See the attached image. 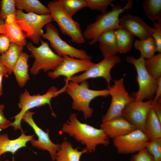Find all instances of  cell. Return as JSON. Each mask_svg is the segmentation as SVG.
Masks as SVG:
<instances>
[{
	"label": "cell",
	"mask_w": 161,
	"mask_h": 161,
	"mask_svg": "<svg viewBox=\"0 0 161 161\" xmlns=\"http://www.w3.org/2000/svg\"><path fill=\"white\" fill-rule=\"evenodd\" d=\"M119 24L134 36L143 40L151 37L153 28L146 24L140 17L130 13L122 15L119 18Z\"/></svg>",
	"instance_id": "2e32d148"
},
{
	"label": "cell",
	"mask_w": 161,
	"mask_h": 161,
	"mask_svg": "<svg viewBox=\"0 0 161 161\" xmlns=\"http://www.w3.org/2000/svg\"><path fill=\"white\" fill-rule=\"evenodd\" d=\"M144 65L147 72L152 77L157 79L161 77V53L145 59Z\"/></svg>",
	"instance_id": "f1b7e54d"
},
{
	"label": "cell",
	"mask_w": 161,
	"mask_h": 161,
	"mask_svg": "<svg viewBox=\"0 0 161 161\" xmlns=\"http://www.w3.org/2000/svg\"><path fill=\"white\" fill-rule=\"evenodd\" d=\"M152 99L145 101L134 100L129 103L121 116L145 134V126L147 115L152 107Z\"/></svg>",
	"instance_id": "9a60e30c"
},
{
	"label": "cell",
	"mask_w": 161,
	"mask_h": 161,
	"mask_svg": "<svg viewBox=\"0 0 161 161\" xmlns=\"http://www.w3.org/2000/svg\"><path fill=\"white\" fill-rule=\"evenodd\" d=\"M0 161H1L0 160ZM4 161H10L8 160H5Z\"/></svg>",
	"instance_id": "7bdbcfd3"
},
{
	"label": "cell",
	"mask_w": 161,
	"mask_h": 161,
	"mask_svg": "<svg viewBox=\"0 0 161 161\" xmlns=\"http://www.w3.org/2000/svg\"><path fill=\"white\" fill-rule=\"evenodd\" d=\"M4 72L7 76V75L11 74L9 70L0 61V72Z\"/></svg>",
	"instance_id": "ab89813d"
},
{
	"label": "cell",
	"mask_w": 161,
	"mask_h": 161,
	"mask_svg": "<svg viewBox=\"0 0 161 161\" xmlns=\"http://www.w3.org/2000/svg\"><path fill=\"white\" fill-rule=\"evenodd\" d=\"M121 61L120 58L117 56L105 57L100 62L95 63L83 73L73 76L68 80L78 83L87 79L98 77H103L106 80L108 87L112 80L110 72L115 64Z\"/></svg>",
	"instance_id": "7c38bea8"
},
{
	"label": "cell",
	"mask_w": 161,
	"mask_h": 161,
	"mask_svg": "<svg viewBox=\"0 0 161 161\" xmlns=\"http://www.w3.org/2000/svg\"><path fill=\"white\" fill-rule=\"evenodd\" d=\"M34 113V112L28 110L22 117L24 121L32 128L38 137L37 140L34 138L31 140L30 141L31 143L34 147L42 150L48 151L52 160L54 161L57 153L60 148V145L54 143L52 141L49 136V131L45 132L37 125L32 117Z\"/></svg>",
	"instance_id": "5bb4252c"
},
{
	"label": "cell",
	"mask_w": 161,
	"mask_h": 161,
	"mask_svg": "<svg viewBox=\"0 0 161 161\" xmlns=\"http://www.w3.org/2000/svg\"><path fill=\"white\" fill-rule=\"evenodd\" d=\"M0 7V18L3 20L9 16H16L17 9L15 0H1Z\"/></svg>",
	"instance_id": "4dcf8cb0"
},
{
	"label": "cell",
	"mask_w": 161,
	"mask_h": 161,
	"mask_svg": "<svg viewBox=\"0 0 161 161\" xmlns=\"http://www.w3.org/2000/svg\"><path fill=\"white\" fill-rule=\"evenodd\" d=\"M0 34L6 35L5 29V21L0 18Z\"/></svg>",
	"instance_id": "60d3db41"
},
{
	"label": "cell",
	"mask_w": 161,
	"mask_h": 161,
	"mask_svg": "<svg viewBox=\"0 0 161 161\" xmlns=\"http://www.w3.org/2000/svg\"><path fill=\"white\" fill-rule=\"evenodd\" d=\"M23 49L24 47L10 43L7 50L0 56V61L9 70L11 74Z\"/></svg>",
	"instance_id": "d4e9b609"
},
{
	"label": "cell",
	"mask_w": 161,
	"mask_h": 161,
	"mask_svg": "<svg viewBox=\"0 0 161 161\" xmlns=\"http://www.w3.org/2000/svg\"><path fill=\"white\" fill-rule=\"evenodd\" d=\"M10 44L9 39L6 35L0 34V56L7 50Z\"/></svg>",
	"instance_id": "8d00e7d4"
},
{
	"label": "cell",
	"mask_w": 161,
	"mask_h": 161,
	"mask_svg": "<svg viewBox=\"0 0 161 161\" xmlns=\"http://www.w3.org/2000/svg\"><path fill=\"white\" fill-rule=\"evenodd\" d=\"M134 47L140 52V57L145 59L151 58L157 52L155 41L152 37L143 40H135Z\"/></svg>",
	"instance_id": "4316f807"
},
{
	"label": "cell",
	"mask_w": 161,
	"mask_h": 161,
	"mask_svg": "<svg viewBox=\"0 0 161 161\" xmlns=\"http://www.w3.org/2000/svg\"><path fill=\"white\" fill-rule=\"evenodd\" d=\"M89 87V83L86 80L80 84L69 81L61 89L62 92H66L71 97L72 109L82 112L85 119L91 117L93 113V109L89 106L91 101L97 97L109 95L108 89L94 90Z\"/></svg>",
	"instance_id": "7a4b0ae2"
},
{
	"label": "cell",
	"mask_w": 161,
	"mask_h": 161,
	"mask_svg": "<svg viewBox=\"0 0 161 161\" xmlns=\"http://www.w3.org/2000/svg\"><path fill=\"white\" fill-rule=\"evenodd\" d=\"M41 37L49 41L50 46L54 49L56 54L60 56H68L85 60H91L92 58L85 51L70 45L61 38L58 29L51 22L46 25V32L42 33Z\"/></svg>",
	"instance_id": "30bf717a"
},
{
	"label": "cell",
	"mask_w": 161,
	"mask_h": 161,
	"mask_svg": "<svg viewBox=\"0 0 161 161\" xmlns=\"http://www.w3.org/2000/svg\"><path fill=\"white\" fill-rule=\"evenodd\" d=\"M86 7L92 10L101 11L102 13L107 11L108 7L115 1L114 0H85Z\"/></svg>",
	"instance_id": "1f68e13d"
},
{
	"label": "cell",
	"mask_w": 161,
	"mask_h": 161,
	"mask_svg": "<svg viewBox=\"0 0 161 161\" xmlns=\"http://www.w3.org/2000/svg\"><path fill=\"white\" fill-rule=\"evenodd\" d=\"M63 10L67 14L72 16L86 5L85 0H60Z\"/></svg>",
	"instance_id": "f546056e"
},
{
	"label": "cell",
	"mask_w": 161,
	"mask_h": 161,
	"mask_svg": "<svg viewBox=\"0 0 161 161\" xmlns=\"http://www.w3.org/2000/svg\"><path fill=\"white\" fill-rule=\"evenodd\" d=\"M142 6L145 15L150 21L161 20V0H145Z\"/></svg>",
	"instance_id": "83f0119b"
},
{
	"label": "cell",
	"mask_w": 161,
	"mask_h": 161,
	"mask_svg": "<svg viewBox=\"0 0 161 161\" xmlns=\"http://www.w3.org/2000/svg\"><path fill=\"white\" fill-rule=\"evenodd\" d=\"M40 42L41 45L38 47L34 46L31 42L27 43L26 44L32 56L35 58L30 69V73L34 76L42 70L44 72L54 70L63 59V57L58 55L51 50L47 42L41 39Z\"/></svg>",
	"instance_id": "5b68a950"
},
{
	"label": "cell",
	"mask_w": 161,
	"mask_h": 161,
	"mask_svg": "<svg viewBox=\"0 0 161 161\" xmlns=\"http://www.w3.org/2000/svg\"><path fill=\"white\" fill-rule=\"evenodd\" d=\"M3 76L6 77L7 76L4 72H0V96L1 95L2 93V78Z\"/></svg>",
	"instance_id": "b9f144b4"
},
{
	"label": "cell",
	"mask_w": 161,
	"mask_h": 161,
	"mask_svg": "<svg viewBox=\"0 0 161 161\" xmlns=\"http://www.w3.org/2000/svg\"><path fill=\"white\" fill-rule=\"evenodd\" d=\"M145 134L150 140L161 138V121L152 107L149 110L146 120Z\"/></svg>",
	"instance_id": "603a6c76"
},
{
	"label": "cell",
	"mask_w": 161,
	"mask_h": 161,
	"mask_svg": "<svg viewBox=\"0 0 161 161\" xmlns=\"http://www.w3.org/2000/svg\"><path fill=\"white\" fill-rule=\"evenodd\" d=\"M47 7L53 21L57 24L63 34L69 36L73 42L78 44L85 42L80 24L64 11L60 0L49 1Z\"/></svg>",
	"instance_id": "277c9868"
},
{
	"label": "cell",
	"mask_w": 161,
	"mask_h": 161,
	"mask_svg": "<svg viewBox=\"0 0 161 161\" xmlns=\"http://www.w3.org/2000/svg\"><path fill=\"white\" fill-rule=\"evenodd\" d=\"M60 145L55 159L56 161H80L81 156L88 153L85 148L79 151L78 148H74L72 143L66 140Z\"/></svg>",
	"instance_id": "ffe728a7"
},
{
	"label": "cell",
	"mask_w": 161,
	"mask_h": 161,
	"mask_svg": "<svg viewBox=\"0 0 161 161\" xmlns=\"http://www.w3.org/2000/svg\"><path fill=\"white\" fill-rule=\"evenodd\" d=\"M61 130L85 145L88 152H94L98 145L107 146L110 144L109 138L103 129L81 123L75 113L70 114L69 119L63 124Z\"/></svg>",
	"instance_id": "6da1fadb"
},
{
	"label": "cell",
	"mask_w": 161,
	"mask_h": 161,
	"mask_svg": "<svg viewBox=\"0 0 161 161\" xmlns=\"http://www.w3.org/2000/svg\"><path fill=\"white\" fill-rule=\"evenodd\" d=\"M132 6V1L129 0L123 7L120 4H115L111 10L97 16L95 21L88 25L83 33L85 39L90 41L89 44L93 45L103 32L121 28L119 24V16L125 10L131 9Z\"/></svg>",
	"instance_id": "3957f363"
},
{
	"label": "cell",
	"mask_w": 161,
	"mask_h": 161,
	"mask_svg": "<svg viewBox=\"0 0 161 161\" xmlns=\"http://www.w3.org/2000/svg\"><path fill=\"white\" fill-rule=\"evenodd\" d=\"M59 94L57 88L54 86L50 87L45 94L42 95L38 94L32 95L25 89L19 97L18 106L21 109V110L18 114L13 117L15 118V120L12 123V126L14 130L19 129L21 133H24L21 127V122L22 117L25 113L30 109L39 107L46 104H48L51 109V99Z\"/></svg>",
	"instance_id": "52a82bcc"
},
{
	"label": "cell",
	"mask_w": 161,
	"mask_h": 161,
	"mask_svg": "<svg viewBox=\"0 0 161 161\" xmlns=\"http://www.w3.org/2000/svg\"><path fill=\"white\" fill-rule=\"evenodd\" d=\"M153 31L151 37L155 40L158 53L161 52V20L153 24Z\"/></svg>",
	"instance_id": "836d02e7"
},
{
	"label": "cell",
	"mask_w": 161,
	"mask_h": 161,
	"mask_svg": "<svg viewBox=\"0 0 161 161\" xmlns=\"http://www.w3.org/2000/svg\"><path fill=\"white\" fill-rule=\"evenodd\" d=\"M63 59L60 64L54 70L48 72V76L53 79L60 76L65 77L66 83L70 78L78 72L85 71L95 63L91 60L75 58L68 56H63Z\"/></svg>",
	"instance_id": "4fadbf2b"
},
{
	"label": "cell",
	"mask_w": 161,
	"mask_h": 161,
	"mask_svg": "<svg viewBox=\"0 0 161 161\" xmlns=\"http://www.w3.org/2000/svg\"><path fill=\"white\" fill-rule=\"evenodd\" d=\"M161 101L154 102L151 101L152 107L156 114L161 121Z\"/></svg>",
	"instance_id": "74e56055"
},
{
	"label": "cell",
	"mask_w": 161,
	"mask_h": 161,
	"mask_svg": "<svg viewBox=\"0 0 161 161\" xmlns=\"http://www.w3.org/2000/svg\"><path fill=\"white\" fill-rule=\"evenodd\" d=\"M15 18L22 30L25 32L26 37L36 44H38L41 40L43 27L53 21L50 14L40 15L25 13L22 10H18Z\"/></svg>",
	"instance_id": "ba28073f"
},
{
	"label": "cell",
	"mask_w": 161,
	"mask_h": 161,
	"mask_svg": "<svg viewBox=\"0 0 161 161\" xmlns=\"http://www.w3.org/2000/svg\"><path fill=\"white\" fill-rule=\"evenodd\" d=\"M145 148L155 161H161V138L150 141Z\"/></svg>",
	"instance_id": "d6a6232c"
},
{
	"label": "cell",
	"mask_w": 161,
	"mask_h": 161,
	"mask_svg": "<svg viewBox=\"0 0 161 161\" xmlns=\"http://www.w3.org/2000/svg\"><path fill=\"white\" fill-rule=\"evenodd\" d=\"M130 161H155L146 148L139 151L131 156Z\"/></svg>",
	"instance_id": "e575fe53"
},
{
	"label": "cell",
	"mask_w": 161,
	"mask_h": 161,
	"mask_svg": "<svg viewBox=\"0 0 161 161\" xmlns=\"http://www.w3.org/2000/svg\"><path fill=\"white\" fill-rule=\"evenodd\" d=\"M34 135H26L24 133L14 140H10L7 134H0V157L3 154L10 152L13 155L19 149L26 147L27 142L34 138Z\"/></svg>",
	"instance_id": "ac0fdd59"
},
{
	"label": "cell",
	"mask_w": 161,
	"mask_h": 161,
	"mask_svg": "<svg viewBox=\"0 0 161 161\" xmlns=\"http://www.w3.org/2000/svg\"><path fill=\"white\" fill-rule=\"evenodd\" d=\"M150 141L147 135L138 129L113 139L114 145L117 152L124 154L138 152L145 148Z\"/></svg>",
	"instance_id": "8fae6325"
},
{
	"label": "cell",
	"mask_w": 161,
	"mask_h": 161,
	"mask_svg": "<svg viewBox=\"0 0 161 161\" xmlns=\"http://www.w3.org/2000/svg\"><path fill=\"white\" fill-rule=\"evenodd\" d=\"M31 56V55L23 52L13 69V72L18 86L21 87L24 86L30 80L28 61Z\"/></svg>",
	"instance_id": "7402d4cb"
},
{
	"label": "cell",
	"mask_w": 161,
	"mask_h": 161,
	"mask_svg": "<svg viewBox=\"0 0 161 161\" xmlns=\"http://www.w3.org/2000/svg\"><path fill=\"white\" fill-rule=\"evenodd\" d=\"M118 52L125 53L130 51L133 44L134 36L122 28L114 30Z\"/></svg>",
	"instance_id": "484cf974"
},
{
	"label": "cell",
	"mask_w": 161,
	"mask_h": 161,
	"mask_svg": "<svg viewBox=\"0 0 161 161\" xmlns=\"http://www.w3.org/2000/svg\"><path fill=\"white\" fill-rule=\"evenodd\" d=\"M18 10L40 15L50 14L47 7L38 0H15Z\"/></svg>",
	"instance_id": "cb8c5ba5"
},
{
	"label": "cell",
	"mask_w": 161,
	"mask_h": 161,
	"mask_svg": "<svg viewBox=\"0 0 161 161\" xmlns=\"http://www.w3.org/2000/svg\"><path fill=\"white\" fill-rule=\"evenodd\" d=\"M112 100L110 106L102 119L104 123L121 116L123 111L130 102L134 100L126 90L123 78L114 80V84L108 87Z\"/></svg>",
	"instance_id": "9c48e42d"
},
{
	"label": "cell",
	"mask_w": 161,
	"mask_h": 161,
	"mask_svg": "<svg viewBox=\"0 0 161 161\" xmlns=\"http://www.w3.org/2000/svg\"><path fill=\"white\" fill-rule=\"evenodd\" d=\"M155 95L152 101H161V77L158 79V85L155 93Z\"/></svg>",
	"instance_id": "f35d334b"
},
{
	"label": "cell",
	"mask_w": 161,
	"mask_h": 161,
	"mask_svg": "<svg viewBox=\"0 0 161 161\" xmlns=\"http://www.w3.org/2000/svg\"><path fill=\"white\" fill-rule=\"evenodd\" d=\"M15 16H9L4 21L6 35L10 43L24 47L27 43L26 37L16 22Z\"/></svg>",
	"instance_id": "d6986e66"
},
{
	"label": "cell",
	"mask_w": 161,
	"mask_h": 161,
	"mask_svg": "<svg viewBox=\"0 0 161 161\" xmlns=\"http://www.w3.org/2000/svg\"><path fill=\"white\" fill-rule=\"evenodd\" d=\"M5 106L3 104H0V129H5L12 126V123L8 120L4 116L3 111Z\"/></svg>",
	"instance_id": "d590c367"
},
{
	"label": "cell",
	"mask_w": 161,
	"mask_h": 161,
	"mask_svg": "<svg viewBox=\"0 0 161 161\" xmlns=\"http://www.w3.org/2000/svg\"><path fill=\"white\" fill-rule=\"evenodd\" d=\"M97 41L99 42L101 52L104 57L116 55L118 52L114 30H109L101 34Z\"/></svg>",
	"instance_id": "44dd1931"
},
{
	"label": "cell",
	"mask_w": 161,
	"mask_h": 161,
	"mask_svg": "<svg viewBox=\"0 0 161 161\" xmlns=\"http://www.w3.org/2000/svg\"><path fill=\"white\" fill-rule=\"evenodd\" d=\"M100 127L109 138L112 139L126 135L137 129L122 116L102 123Z\"/></svg>",
	"instance_id": "e0dca14e"
},
{
	"label": "cell",
	"mask_w": 161,
	"mask_h": 161,
	"mask_svg": "<svg viewBox=\"0 0 161 161\" xmlns=\"http://www.w3.org/2000/svg\"><path fill=\"white\" fill-rule=\"evenodd\" d=\"M145 59L141 57L136 58L133 56H128L126 58L127 62L134 66L137 72L139 89L133 94L135 101L151 99L155 95L157 87L158 79L153 78L147 72L145 67Z\"/></svg>",
	"instance_id": "8992f818"
}]
</instances>
